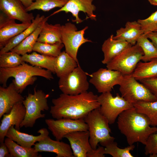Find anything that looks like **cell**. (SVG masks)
I'll list each match as a JSON object with an SVG mask.
<instances>
[{
  "instance_id": "b9f144b4",
  "label": "cell",
  "mask_w": 157,
  "mask_h": 157,
  "mask_svg": "<svg viewBox=\"0 0 157 157\" xmlns=\"http://www.w3.org/2000/svg\"><path fill=\"white\" fill-rule=\"evenodd\" d=\"M22 3L25 7L27 8L30 6L34 0H19Z\"/></svg>"
},
{
  "instance_id": "484cf974",
  "label": "cell",
  "mask_w": 157,
  "mask_h": 157,
  "mask_svg": "<svg viewBox=\"0 0 157 157\" xmlns=\"http://www.w3.org/2000/svg\"><path fill=\"white\" fill-rule=\"evenodd\" d=\"M45 17L44 15L41 16L39 14H38L27 28L10 40L5 46L0 49V54L10 51L19 44L36 29Z\"/></svg>"
},
{
  "instance_id": "2e32d148",
  "label": "cell",
  "mask_w": 157,
  "mask_h": 157,
  "mask_svg": "<svg viewBox=\"0 0 157 157\" xmlns=\"http://www.w3.org/2000/svg\"><path fill=\"white\" fill-rule=\"evenodd\" d=\"M0 9L9 17L22 23L31 24L35 18L19 0H0Z\"/></svg>"
},
{
  "instance_id": "30bf717a",
  "label": "cell",
  "mask_w": 157,
  "mask_h": 157,
  "mask_svg": "<svg viewBox=\"0 0 157 157\" xmlns=\"http://www.w3.org/2000/svg\"><path fill=\"white\" fill-rule=\"evenodd\" d=\"M58 86L63 93L76 95L87 91L89 83L86 73L78 65L72 72L59 78Z\"/></svg>"
},
{
  "instance_id": "44dd1931",
  "label": "cell",
  "mask_w": 157,
  "mask_h": 157,
  "mask_svg": "<svg viewBox=\"0 0 157 157\" xmlns=\"http://www.w3.org/2000/svg\"><path fill=\"white\" fill-rule=\"evenodd\" d=\"M111 35L104 42L101 47L104 58L102 63L107 64L124 50L132 46L126 41L115 39Z\"/></svg>"
},
{
  "instance_id": "603a6c76",
  "label": "cell",
  "mask_w": 157,
  "mask_h": 157,
  "mask_svg": "<svg viewBox=\"0 0 157 157\" xmlns=\"http://www.w3.org/2000/svg\"><path fill=\"white\" fill-rule=\"evenodd\" d=\"M61 26L59 24H52L45 22L41 30L37 42L51 44L62 43Z\"/></svg>"
},
{
  "instance_id": "e0dca14e",
  "label": "cell",
  "mask_w": 157,
  "mask_h": 157,
  "mask_svg": "<svg viewBox=\"0 0 157 157\" xmlns=\"http://www.w3.org/2000/svg\"><path fill=\"white\" fill-rule=\"evenodd\" d=\"M64 138L69 142L74 157H86L87 153L92 149L89 142L88 130L71 132Z\"/></svg>"
},
{
  "instance_id": "7402d4cb",
  "label": "cell",
  "mask_w": 157,
  "mask_h": 157,
  "mask_svg": "<svg viewBox=\"0 0 157 157\" xmlns=\"http://www.w3.org/2000/svg\"><path fill=\"white\" fill-rule=\"evenodd\" d=\"M143 34L140 25L137 21H128L126 23L124 27H121L116 31L113 38L125 41L133 45L136 44Z\"/></svg>"
},
{
  "instance_id": "836d02e7",
  "label": "cell",
  "mask_w": 157,
  "mask_h": 157,
  "mask_svg": "<svg viewBox=\"0 0 157 157\" xmlns=\"http://www.w3.org/2000/svg\"><path fill=\"white\" fill-rule=\"evenodd\" d=\"M23 62L22 56L9 51L0 54V68H11L16 67Z\"/></svg>"
},
{
  "instance_id": "6da1fadb",
  "label": "cell",
  "mask_w": 157,
  "mask_h": 157,
  "mask_svg": "<svg viewBox=\"0 0 157 157\" xmlns=\"http://www.w3.org/2000/svg\"><path fill=\"white\" fill-rule=\"evenodd\" d=\"M98 96L87 91L76 95L62 93L52 100L50 113L54 119H84L91 111L99 108Z\"/></svg>"
},
{
  "instance_id": "d4e9b609",
  "label": "cell",
  "mask_w": 157,
  "mask_h": 157,
  "mask_svg": "<svg viewBox=\"0 0 157 157\" xmlns=\"http://www.w3.org/2000/svg\"><path fill=\"white\" fill-rule=\"evenodd\" d=\"M78 65L77 62L65 51L56 57L55 73L59 78L72 72Z\"/></svg>"
},
{
  "instance_id": "1f68e13d",
  "label": "cell",
  "mask_w": 157,
  "mask_h": 157,
  "mask_svg": "<svg viewBox=\"0 0 157 157\" xmlns=\"http://www.w3.org/2000/svg\"><path fill=\"white\" fill-rule=\"evenodd\" d=\"M64 46L62 43L49 44L37 42L34 44L33 51L41 54L56 57L61 52Z\"/></svg>"
},
{
  "instance_id": "74e56055",
  "label": "cell",
  "mask_w": 157,
  "mask_h": 157,
  "mask_svg": "<svg viewBox=\"0 0 157 157\" xmlns=\"http://www.w3.org/2000/svg\"><path fill=\"white\" fill-rule=\"evenodd\" d=\"M155 96L157 99V78L140 81Z\"/></svg>"
},
{
  "instance_id": "ba28073f",
  "label": "cell",
  "mask_w": 157,
  "mask_h": 157,
  "mask_svg": "<svg viewBox=\"0 0 157 157\" xmlns=\"http://www.w3.org/2000/svg\"><path fill=\"white\" fill-rule=\"evenodd\" d=\"M97 101L100 105V111L110 124L115 123L122 112L134 107L119 94L113 97L110 92L101 93L98 96Z\"/></svg>"
},
{
  "instance_id": "4fadbf2b",
  "label": "cell",
  "mask_w": 157,
  "mask_h": 157,
  "mask_svg": "<svg viewBox=\"0 0 157 157\" xmlns=\"http://www.w3.org/2000/svg\"><path fill=\"white\" fill-rule=\"evenodd\" d=\"M93 0H68L66 4L62 7L54 12L49 16H51L60 12L64 11L66 13H71L72 16L75 17L72 21L76 24L82 22L83 20L79 18L78 13L82 11L86 15V19L90 18L94 20H96V16L93 12L96 7L92 4Z\"/></svg>"
},
{
  "instance_id": "8992f818",
  "label": "cell",
  "mask_w": 157,
  "mask_h": 157,
  "mask_svg": "<svg viewBox=\"0 0 157 157\" xmlns=\"http://www.w3.org/2000/svg\"><path fill=\"white\" fill-rule=\"evenodd\" d=\"M119 85L121 96L133 104L140 101L151 102L157 100L150 91L131 74L124 76Z\"/></svg>"
},
{
  "instance_id": "f1b7e54d",
  "label": "cell",
  "mask_w": 157,
  "mask_h": 157,
  "mask_svg": "<svg viewBox=\"0 0 157 157\" xmlns=\"http://www.w3.org/2000/svg\"><path fill=\"white\" fill-rule=\"evenodd\" d=\"M4 142L8 149L11 157H42L38 152L35 151L34 148L23 147L9 138L6 137Z\"/></svg>"
},
{
  "instance_id": "8fae6325",
  "label": "cell",
  "mask_w": 157,
  "mask_h": 157,
  "mask_svg": "<svg viewBox=\"0 0 157 157\" xmlns=\"http://www.w3.org/2000/svg\"><path fill=\"white\" fill-rule=\"evenodd\" d=\"M45 122L56 140L60 141L66 134L73 132L87 131L88 126L84 119H74L63 118L54 120L48 119Z\"/></svg>"
},
{
  "instance_id": "f35d334b",
  "label": "cell",
  "mask_w": 157,
  "mask_h": 157,
  "mask_svg": "<svg viewBox=\"0 0 157 157\" xmlns=\"http://www.w3.org/2000/svg\"><path fill=\"white\" fill-rule=\"evenodd\" d=\"M105 148L103 146H99L96 149H92L88 152L86 157H104Z\"/></svg>"
},
{
  "instance_id": "8d00e7d4",
  "label": "cell",
  "mask_w": 157,
  "mask_h": 157,
  "mask_svg": "<svg viewBox=\"0 0 157 157\" xmlns=\"http://www.w3.org/2000/svg\"><path fill=\"white\" fill-rule=\"evenodd\" d=\"M145 154L157 157V132L151 135L145 145Z\"/></svg>"
},
{
  "instance_id": "4dcf8cb0",
  "label": "cell",
  "mask_w": 157,
  "mask_h": 157,
  "mask_svg": "<svg viewBox=\"0 0 157 157\" xmlns=\"http://www.w3.org/2000/svg\"><path fill=\"white\" fill-rule=\"evenodd\" d=\"M136 44L140 47L144 53L141 60L147 62L157 58V48L145 34H143L140 37Z\"/></svg>"
},
{
  "instance_id": "9c48e42d",
  "label": "cell",
  "mask_w": 157,
  "mask_h": 157,
  "mask_svg": "<svg viewBox=\"0 0 157 157\" xmlns=\"http://www.w3.org/2000/svg\"><path fill=\"white\" fill-rule=\"evenodd\" d=\"M88 27L77 31L75 25L71 23L61 26L62 41L65 48V51L79 65L77 56L79 47L86 42L92 41L84 37L85 31Z\"/></svg>"
},
{
  "instance_id": "cb8c5ba5",
  "label": "cell",
  "mask_w": 157,
  "mask_h": 157,
  "mask_svg": "<svg viewBox=\"0 0 157 157\" xmlns=\"http://www.w3.org/2000/svg\"><path fill=\"white\" fill-rule=\"evenodd\" d=\"M23 61L31 65L44 68L55 74L56 57L38 53L34 51L31 54L26 53L23 56Z\"/></svg>"
},
{
  "instance_id": "d6a6232c",
  "label": "cell",
  "mask_w": 157,
  "mask_h": 157,
  "mask_svg": "<svg viewBox=\"0 0 157 157\" xmlns=\"http://www.w3.org/2000/svg\"><path fill=\"white\" fill-rule=\"evenodd\" d=\"M31 5L26 8L27 12L35 10L48 11L56 7L61 8L67 2L68 0H34Z\"/></svg>"
},
{
  "instance_id": "ee69618b",
  "label": "cell",
  "mask_w": 157,
  "mask_h": 157,
  "mask_svg": "<svg viewBox=\"0 0 157 157\" xmlns=\"http://www.w3.org/2000/svg\"><path fill=\"white\" fill-rule=\"evenodd\" d=\"M157 31V29L155 31Z\"/></svg>"
},
{
  "instance_id": "60d3db41",
  "label": "cell",
  "mask_w": 157,
  "mask_h": 157,
  "mask_svg": "<svg viewBox=\"0 0 157 157\" xmlns=\"http://www.w3.org/2000/svg\"><path fill=\"white\" fill-rule=\"evenodd\" d=\"M145 35L151 40L153 44L157 48V31L151 32Z\"/></svg>"
},
{
  "instance_id": "7a4b0ae2",
  "label": "cell",
  "mask_w": 157,
  "mask_h": 157,
  "mask_svg": "<svg viewBox=\"0 0 157 157\" xmlns=\"http://www.w3.org/2000/svg\"><path fill=\"white\" fill-rule=\"evenodd\" d=\"M117 123L129 145L137 142L145 145L149 136L157 132V127L151 126L148 117L138 112L134 106L120 114Z\"/></svg>"
},
{
  "instance_id": "d6986e66",
  "label": "cell",
  "mask_w": 157,
  "mask_h": 157,
  "mask_svg": "<svg viewBox=\"0 0 157 157\" xmlns=\"http://www.w3.org/2000/svg\"><path fill=\"white\" fill-rule=\"evenodd\" d=\"M24 97L16 90L12 82L8 87L0 86V118L9 113L17 103L22 102Z\"/></svg>"
},
{
  "instance_id": "277c9868",
  "label": "cell",
  "mask_w": 157,
  "mask_h": 157,
  "mask_svg": "<svg viewBox=\"0 0 157 157\" xmlns=\"http://www.w3.org/2000/svg\"><path fill=\"white\" fill-rule=\"evenodd\" d=\"M99 108L91 111L84 119L88 126L89 142L94 149L97 148L99 143L105 147L114 141L115 139L110 135L111 130L108 120L102 114Z\"/></svg>"
},
{
  "instance_id": "ab89813d",
  "label": "cell",
  "mask_w": 157,
  "mask_h": 157,
  "mask_svg": "<svg viewBox=\"0 0 157 157\" xmlns=\"http://www.w3.org/2000/svg\"><path fill=\"white\" fill-rule=\"evenodd\" d=\"M11 157L8 149L4 142L0 144V157Z\"/></svg>"
},
{
  "instance_id": "ac0fdd59",
  "label": "cell",
  "mask_w": 157,
  "mask_h": 157,
  "mask_svg": "<svg viewBox=\"0 0 157 157\" xmlns=\"http://www.w3.org/2000/svg\"><path fill=\"white\" fill-rule=\"evenodd\" d=\"M34 148L37 152L55 153L56 157H74L70 145L63 141L53 140L49 136L35 143Z\"/></svg>"
},
{
  "instance_id": "7bdbcfd3",
  "label": "cell",
  "mask_w": 157,
  "mask_h": 157,
  "mask_svg": "<svg viewBox=\"0 0 157 157\" xmlns=\"http://www.w3.org/2000/svg\"><path fill=\"white\" fill-rule=\"evenodd\" d=\"M148 1L151 4L157 6V0H148Z\"/></svg>"
},
{
  "instance_id": "9a60e30c",
  "label": "cell",
  "mask_w": 157,
  "mask_h": 157,
  "mask_svg": "<svg viewBox=\"0 0 157 157\" xmlns=\"http://www.w3.org/2000/svg\"><path fill=\"white\" fill-rule=\"evenodd\" d=\"M26 113L22 102L16 104L8 114H4L0 126V142H4L7 132L12 126L19 131L20 125L24 119Z\"/></svg>"
},
{
  "instance_id": "e575fe53",
  "label": "cell",
  "mask_w": 157,
  "mask_h": 157,
  "mask_svg": "<svg viewBox=\"0 0 157 157\" xmlns=\"http://www.w3.org/2000/svg\"><path fill=\"white\" fill-rule=\"evenodd\" d=\"M105 154H109L113 157H133L130 152L135 148L134 145H129L124 148L117 146V143L113 141L105 147Z\"/></svg>"
},
{
  "instance_id": "5bb4252c",
  "label": "cell",
  "mask_w": 157,
  "mask_h": 157,
  "mask_svg": "<svg viewBox=\"0 0 157 157\" xmlns=\"http://www.w3.org/2000/svg\"><path fill=\"white\" fill-rule=\"evenodd\" d=\"M31 23H17L3 13L0 14V49H2L12 38L27 28Z\"/></svg>"
},
{
  "instance_id": "3957f363",
  "label": "cell",
  "mask_w": 157,
  "mask_h": 157,
  "mask_svg": "<svg viewBox=\"0 0 157 157\" xmlns=\"http://www.w3.org/2000/svg\"><path fill=\"white\" fill-rule=\"evenodd\" d=\"M52 73L42 68L29 65L23 62L19 66L11 68H0V83L3 87H7L8 80L10 77L14 79L12 82L15 88L20 94L28 86L33 85L38 76L51 80L53 79Z\"/></svg>"
},
{
  "instance_id": "4316f807",
  "label": "cell",
  "mask_w": 157,
  "mask_h": 157,
  "mask_svg": "<svg viewBox=\"0 0 157 157\" xmlns=\"http://www.w3.org/2000/svg\"><path fill=\"white\" fill-rule=\"evenodd\" d=\"M131 75L139 81L157 78V58L147 62L140 61Z\"/></svg>"
},
{
  "instance_id": "7c38bea8",
  "label": "cell",
  "mask_w": 157,
  "mask_h": 157,
  "mask_svg": "<svg viewBox=\"0 0 157 157\" xmlns=\"http://www.w3.org/2000/svg\"><path fill=\"white\" fill-rule=\"evenodd\" d=\"M91 76L89 82L98 92L102 93L111 92L114 86L119 85L124 75L117 71L101 68L93 73Z\"/></svg>"
},
{
  "instance_id": "5b68a950",
  "label": "cell",
  "mask_w": 157,
  "mask_h": 157,
  "mask_svg": "<svg viewBox=\"0 0 157 157\" xmlns=\"http://www.w3.org/2000/svg\"><path fill=\"white\" fill-rule=\"evenodd\" d=\"M49 97L41 90L34 89L33 94L28 93V96L22 101L25 107L26 113L24 120L20 125V128H32L36 120L45 117V115L42 113V111L47 110L49 107L47 99Z\"/></svg>"
},
{
  "instance_id": "f546056e",
  "label": "cell",
  "mask_w": 157,
  "mask_h": 157,
  "mask_svg": "<svg viewBox=\"0 0 157 157\" xmlns=\"http://www.w3.org/2000/svg\"><path fill=\"white\" fill-rule=\"evenodd\" d=\"M133 105L138 112L148 117L151 126H157V100L151 102L140 101Z\"/></svg>"
},
{
  "instance_id": "ffe728a7",
  "label": "cell",
  "mask_w": 157,
  "mask_h": 157,
  "mask_svg": "<svg viewBox=\"0 0 157 157\" xmlns=\"http://www.w3.org/2000/svg\"><path fill=\"white\" fill-rule=\"evenodd\" d=\"M38 133H40V135L38 136L28 134L16 129L14 126L13 125L8 129L6 137L16 142L23 147L31 148L36 142L41 141L48 136L49 133L48 131L45 128L39 130Z\"/></svg>"
},
{
  "instance_id": "83f0119b",
  "label": "cell",
  "mask_w": 157,
  "mask_h": 157,
  "mask_svg": "<svg viewBox=\"0 0 157 157\" xmlns=\"http://www.w3.org/2000/svg\"><path fill=\"white\" fill-rule=\"evenodd\" d=\"M49 17V16L45 17L33 32L10 51L15 52L22 56L33 51V46L37 41L42 26Z\"/></svg>"
},
{
  "instance_id": "d590c367",
  "label": "cell",
  "mask_w": 157,
  "mask_h": 157,
  "mask_svg": "<svg viewBox=\"0 0 157 157\" xmlns=\"http://www.w3.org/2000/svg\"><path fill=\"white\" fill-rule=\"evenodd\" d=\"M137 21L140 25L143 34L155 31L157 29V10L148 18L139 19Z\"/></svg>"
},
{
  "instance_id": "52a82bcc",
  "label": "cell",
  "mask_w": 157,
  "mask_h": 157,
  "mask_svg": "<svg viewBox=\"0 0 157 157\" xmlns=\"http://www.w3.org/2000/svg\"><path fill=\"white\" fill-rule=\"evenodd\" d=\"M144 54L136 43L127 48L106 64L107 69L120 72L123 75H131Z\"/></svg>"
}]
</instances>
